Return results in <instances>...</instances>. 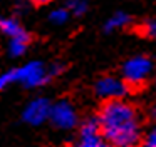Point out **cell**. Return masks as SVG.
Listing matches in <instances>:
<instances>
[{
    "label": "cell",
    "instance_id": "1",
    "mask_svg": "<svg viewBox=\"0 0 156 147\" xmlns=\"http://www.w3.org/2000/svg\"><path fill=\"white\" fill-rule=\"evenodd\" d=\"M96 120L101 139H106L111 147H133L139 140V112L134 105L124 100H106L99 109Z\"/></svg>",
    "mask_w": 156,
    "mask_h": 147
},
{
    "label": "cell",
    "instance_id": "2",
    "mask_svg": "<svg viewBox=\"0 0 156 147\" xmlns=\"http://www.w3.org/2000/svg\"><path fill=\"white\" fill-rule=\"evenodd\" d=\"M153 63L148 57H134L128 60L122 67V82L126 84L128 92H139L144 87L149 74H151Z\"/></svg>",
    "mask_w": 156,
    "mask_h": 147
},
{
    "label": "cell",
    "instance_id": "3",
    "mask_svg": "<svg viewBox=\"0 0 156 147\" xmlns=\"http://www.w3.org/2000/svg\"><path fill=\"white\" fill-rule=\"evenodd\" d=\"M14 82H22L25 87H39L51 80L47 69L42 62H30L25 67L12 70Z\"/></svg>",
    "mask_w": 156,
    "mask_h": 147
},
{
    "label": "cell",
    "instance_id": "4",
    "mask_svg": "<svg viewBox=\"0 0 156 147\" xmlns=\"http://www.w3.org/2000/svg\"><path fill=\"white\" fill-rule=\"evenodd\" d=\"M49 119L52 120V124L55 127H61V129H71L77 122V115H76L74 107L69 102H66V100H61V102L54 104L51 107Z\"/></svg>",
    "mask_w": 156,
    "mask_h": 147
},
{
    "label": "cell",
    "instance_id": "5",
    "mask_svg": "<svg viewBox=\"0 0 156 147\" xmlns=\"http://www.w3.org/2000/svg\"><path fill=\"white\" fill-rule=\"evenodd\" d=\"M96 94L101 97H104L106 100H112V99H121L128 94L126 84L121 79H116L112 75H106L102 79H99L96 82Z\"/></svg>",
    "mask_w": 156,
    "mask_h": 147
},
{
    "label": "cell",
    "instance_id": "6",
    "mask_svg": "<svg viewBox=\"0 0 156 147\" xmlns=\"http://www.w3.org/2000/svg\"><path fill=\"white\" fill-rule=\"evenodd\" d=\"M51 102L47 99H35L29 104V107L24 110V120L29 124H42L51 114Z\"/></svg>",
    "mask_w": 156,
    "mask_h": 147
},
{
    "label": "cell",
    "instance_id": "7",
    "mask_svg": "<svg viewBox=\"0 0 156 147\" xmlns=\"http://www.w3.org/2000/svg\"><path fill=\"white\" fill-rule=\"evenodd\" d=\"M77 147H102L96 119H89L81 125V140H79Z\"/></svg>",
    "mask_w": 156,
    "mask_h": 147
},
{
    "label": "cell",
    "instance_id": "8",
    "mask_svg": "<svg viewBox=\"0 0 156 147\" xmlns=\"http://www.w3.org/2000/svg\"><path fill=\"white\" fill-rule=\"evenodd\" d=\"M30 40H32V35L29 32H22L20 35L14 37V39L10 40V53L14 57L22 55V53L25 52V49L29 47Z\"/></svg>",
    "mask_w": 156,
    "mask_h": 147
},
{
    "label": "cell",
    "instance_id": "9",
    "mask_svg": "<svg viewBox=\"0 0 156 147\" xmlns=\"http://www.w3.org/2000/svg\"><path fill=\"white\" fill-rule=\"evenodd\" d=\"M0 32L5 33V35H9L10 39H14V37L20 35V33L25 32V30L22 29V25L19 23V20H15V19H4V17H0Z\"/></svg>",
    "mask_w": 156,
    "mask_h": 147
},
{
    "label": "cell",
    "instance_id": "10",
    "mask_svg": "<svg viewBox=\"0 0 156 147\" xmlns=\"http://www.w3.org/2000/svg\"><path fill=\"white\" fill-rule=\"evenodd\" d=\"M129 22H131V17H129L128 13H124V12H118V13H114V15H112L111 19L108 20V23H106L104 30L111 32V30H114V29L124 27L126 23H129Z\"/></svg>",
    "mask_w": 156,
    "mask_h": 147
},
{
    "label": "cell",
    "instance_id": "11",
    "mask_svg": "<svg viewBox=\"0 0 156 147\" xmlns=\"http://www.w3.org/2000/svg\"><path fill=\"white\" fill-rule=\"evenodd\" d=\"M67 17H69V10L67 9H57V10H54V12L51 13L49 19H51L54 23H64L66 20H67Z\"/></svg>",
    "mask_w": 156,
    "mask_h": 147
},
{
    "label": "cell",
    "instance_id": "12",
    "mask_svg": "<svg viewBox=\"0 0 156 147\" xmlns=\"http://www.w3.org/2000/svg\"><path fill=\"white\" fill-rule=\"evenodd\" d=\"M66 9H67V10H72V12H74L76 15H81V13H84V12H86L87 5H86L84 2H67Z\"/></svg>",
    "mask_w": 156,
    "mask_h": 147
},
{
    "label": "cell",
    "instance_id": "13",
    "mask_svg": "<svg viewBox=\"0 0 156 147\" xmlns=\"http://www.w3.org/2000/svg\"><path fill=\"white\" fill-rule=\"evenodd\" d=\"M139 147H156V129H153L151 132L143 139V142L139 144Z\"/></svg>",
    "mask_w": 156,
    "mask_h": 147
},
{
    "label": "cell",
    "instance_id": "14",
    "mask_svg": "<svg viewBox=\"0 0 156 147\" xmlns=\"http://www.w3.org/2000/svg\"><path fill=\"white\" fill-rule=\"evenodd\" d=\"M14 82V75H12V70H9V72H5L4 75H0V90H4L5 87L9 85V84Z\"/></svg>",
    "mask_w": 156,
    "mask_h": 147
},
{
    "label": "cell",
    "instance_id": "15",
    "mask_svg": "<svg viewBox=\"0 0 156 147\" xmlns=\"http://www.w3.org/2000/svg\"><path fill=\"white\" fill-rule=\"evenodd\" d=\"M153 117L156 119V107H154V110H153Z\"/></svg>",
    "mask_w": 156,
    "mask_h": 147
},
{
    "label": "cell",
    "instance_id": "16",
    "mask_svg": "<svg viewBox=\"0 0 156 147\" xmlns=\"http://www.w3.org/2000/svg\"><path fill=\"white\" fill-rule=\"evenodd\" d=\"M102 147H111V145H104V144H102Z\"/></svg>",
    "mask_w": 156,
    "mask_h": 147
}]
</instances>
